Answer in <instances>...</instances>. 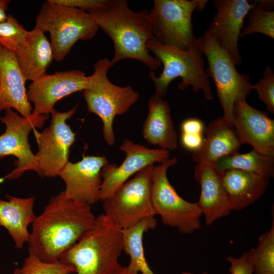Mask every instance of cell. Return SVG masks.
<instances>
[{"label":"cell","mask_w":274,"mask_h":274,"mask_svg":"<svg viewBox=\"0 0 274 274\" xmlns=\"http://www.w3.org/2000/svg\"><path fill=\"white\" fill-rule=\"evenodd\" d=\"M91 206L67 197L64 191L52 196L32 223L28 252L48 262L59 261L93 225Z\"/></svg>","instance_id":"1"},{"label":"cell","mask_w":274,"mask_h":274,"mask_svg":"<svg viewBox=\"0 0 274 274\" xmlns=\"http://www.w3.org/2000/svg\"><path fill=\"white\" fill-rule=\"evenodd\" d=\"M88 13L113 42L111 67L125 59L138 60L152 72L160 67V61L150 54L147 47L148 42L153 38L148 11H134L126 0H108L103 6Z\"/></svg>","instance_id":"2"},{"label":"cell","mask_w":274,"mask_h":274,"mask_svg":"<svg viewBox=\"0 0 274 274\" xmlns=\"http://www.w3.org/2000/svg\"><path fill=\"white\" fill-rule=\"evenodd\" d=\"M123 251L122 230L102 214L59 261L74 267L77 274H114Z\"/></svg>","instance_id":"3"},{"label":"cell","mask_w":274,"mask_h":274,"mask_svg":"<svg viewBox=\"0 0 274 274\" xmlns=\"http://www.w3.org/2000/svg\"><path fill=\"white\" fill-rule=\"evenodd\" d=\"M147 47L162 64L163 68L158 76L151 71L149 77L155 85L156 95L164 98L170 83L177 78L182 81L178 88L184 90L191 86L195 92L202 91L206 99L214 98L209 78L205 69L202 53L198 44L184 51L161 44L154 37L147 43Z\"/></svg>","instance_id":"4"},{"label":"cell","mask_w":274,"mask_h":274,"mask_svg":"<svg viewBox=\"0 0 274 274\" xmlns=\"http://www.w3.org/2000/svg\"><path fill=\"white\" fill-rule=\"evenodd\" d=\"M112 67L107 58L98 59L90 76L88 86L83 91L89 112L97 115L103 123V135L108 145L115 144L113 122L117 115H123L138 100L139 93L131 86L121 87L107 76Z\"/></svg>","instance_id":"5"},{"label":"cell","mask_w":274,"mask_h":274,"mask_svg":"<svg viewBox=\"0 0 274 274\" xmlns=\"http://www.w3.org/2000/svg\"><path fill=\"white\" fill-rule=\"evenodd\" d=\"M197 41L208 60V67L206 71L215 85L218 100L223 109L222 117L233 126L235 103L246 100L253 90L250 77L248 74L238 72L232 58L208 30Z\"/></svg>","instance_id":"6"},{"label":"cell","mask_w":274,"mask_h":274,"mask_svg":"<svg viewBox=\"0 0 274 274\" xmlns=\"http://www.w3.org/2000/svg\"><path fill=\"white\" fill-rule=\"evenodd\" d=\"M36 26L50 34L54 59L62 61L79 40L92 39L98 27L84 11L45 2L36 19Z\"/></svg>","instance_id":"7"},{"label":"cell","mask_w":274,"mask_h":274,"mask_svg":"<svg viewBox=\"0 0 274 274\" xmlns=\"http://www.w3.org/2000/svg\"><path fill=\"white\" fill-rule=\"evenodd\" d=\"M154 167L151 164L143 168L102 200L104 215L118 228H130L156 216L151 199Z\"/></svg>","instance_id":"8"},{"label":"cell","mask_w":274,"mask_h":274,"mask_svg":"<svg viewBox=\"0 0 274 274\" xmlns=\"http://www.w3.org/2000/svg\"><path fill=\"white\" fill-rule=\"evenodd\" d=\"M205 0H154L150 12L154 38L162 44L184 51L198 45L192 16L204 10Z\"/></svg>","instance_id":"9"},{"label":"cell","mask_w":274,"mask_h":274,"mask_svg":"<svg viewBox=\"0 0 274 274\" xmlns=\"http://www.w3.org/2000/svg\"><path fill=\"white\" fill-rule=\"evenodd\" d=\"M177 162L176 157L169 158L154 165L152 202L155 215L160 216L164 225L188 234L200 229L202 214L197 202H191L181 197L168 179V169Z\"/></svg>","instance_id":"10"},{"label":"cell","mask_w":274,"mask_h":274,"mask_svg":"<svg viewBox=\"0 0 274 274\" xmlns=\"http://www.w3.org/2000/svg\"><path fill=\"white\" fill-rule=\"evenodd\" d=\"M49 115H36L27 117L19 115L12 109L5 111L1 120L5 125L4 132L0 135V160L11 155L17 158L16 168L8 174L4 179L14 180L28 170L40 171L35 154L28 142V135L35 128H41Z\"/></svg>","instance_id":"11"},{"label":"cell","mask_w":274,"mask_h":274,"mask_svg":"<svg viewBox=\"0 0 274 274\" xmlns=\"http://www.w3.org/2000/svg\"><path fill=\"white\" fill-rule=\"evenodd\" d=\"M77 107L63 112L54 111L50 125L41 132L35 130L38 145L35 156L41 177L58 176L69 161L70 149L75 141L76 134L66 121L75 114Z\"/></svg>","instance_id":"12"},{"label":"cell","mask_w":274,"mask_h":274,"mask_svg":"<svg viewBox=\"0 0 274 274\" xmlns=\"http://www.w3.org/2000/svg\"><path fill=\"white\" fill-rule=\"evenodd\" d=\"M120 149L126 154L122 163L118 166L108 163L101 169L98 200L102 201L112 195L130 177L143 168L155 162L162 163L170 158L168 150L150 149L129 139L124 140Z\"/></svg>","instance_id":"13"},{"label":"cell","mask_w":274,"mask_h":274,"mask_svg":"<svg viewBox=\"0 0 274 274\" xmlns=\"http://www.w3.org/2000/svg\"><path fill=\"white\" fill-rule=\"evenodd\" d=\"M89 82L90 76L80 70L45 74L28 86L27 98L34 105L32 113L38 115L51 114L55 110L54 106L57 101L71 94L83 91Z\"/></svg>","instance_id":"14"},{"label":"cell","mask_w":274,"mask_h":274,"mask_svg":"<svg viewBox=\"0 0 274 274\" xmlns=\"http://www.w3.org/2000/svg\"><path fill=\"white\" fill-rule=\"evenodd\" d=\"M217 12L208 31L218 44L229 54L235 65L242 61L238 41L244 20L253 6L247 0H215Z\"/></svg>","instance_id":"15"},{"label":"cell","mask_w":274,"mask_h":274,"mask_svg":"<svg viewBox=\"0 0 274 274\" xmlns=\"http://www.w3.org/2000/svg\"><path fill=\"white\" fill-rule=\"evenodd\" d=\"M109 161L105 156L83 155L81 160L68 161L59 173L65 185V195L91 206L98 200L102 182L101 172Z\"/></svg>","instance_id":"16"},{"label":"cell","mask_w":274,"mask_h":274,"mask_svg":"<svg viewBox=\"0 0 274 274\" xmlns=\"http://www.w3.org/2000/svg\"><path fill=\"white\" fill-rule=\"evenodd\" d=\"M233 127L242 145L274 156V120L267 114L250 106L246 100L236 101L233 111Z\"/></svg>","instance_id":"17"},{"label":"cell","mask_w":274,"mask_h":274,"mask_svg":"<svg viewBox=\"0 0 274 274\" xmlns=\"http://www.w3.org/2000/svg\"><path fill=\"white\" fill-rule=\"evenodd\" d=\"M25 82L15 53L0 45V112L14 109L23 117L31 114Z\"/></svg>","instance_id":"18"},{"label":"cell","mask_w":274,"mask_h":274,"mask_svg":"<svg viewBox=\"0 0 274 274\" xmlns=\"http://www.w3.org/2000/svg\"><path fill=\"white\" fill-rule=\"evenodd\" d=\"M195 180L200 184L201 192L197 202L210 226L231 213L223 185L222 174L213 165L197 163L194 168Z\"/></svg>","instance_id":"19"},{"label":"cell","mask_w":274,"mask_h":274,"mask_svg":"<svg viewBox=\"0 0 274 274\" xmlns=\"http://www.w3.org/2000/svg\"><path fill=\"white\" fill-rule=\"evenodd\" d=\"M242 145L234 127L220 117L209 124L200 147L191 157L197 163L213 165L219 159L237 153Z\"/></svg>","instance_id":"20"},{"label":"cell","mask_w":274,"mask_h":274,"mask_svg":"<svg viewBox=\"0 0 274 274\" xmlns=\"http://www.w3.org/2000/svg\"><path fill=\"white\" fill-rule=\"evenodd\" d=\"M148 106L149 112L142 129L144 138L159 149L169 151L176 149L178 146V134L167 100L154 94L150 96Z\"/></svg>","instance_id":"21"},{"label":"cell","mask_w":274,"mask_h":274,"mask_svg":"<svg viewBox=\"0 0 274 274\" xmlns=\"http://www.w3.org/2000/svg\"><path fill=\"white\" fill-rule=\"evenodd\" d=\"M15 54L26 81H35L46 74L54 59L50 41L45 33L36 26L28 30L25 42Z\"/></svg>","instance_id":"22"},{"label":"cell","mask_w":274,"mask_h":274,"mask_svg":"<svg viewBox=\"0 0 274 274\" xmlns=\"http://www.w3.org/2000/svg\"><path fill=\"white\" fill-rule=\"evenodd\" d=\"M221 174L231 211H242L259 199L269 183V179L244 170L230 169Z\"/></svg>","instance_id":"23"},{"label":"cell","mask_w":274,"mask_h":274,"mask_svg":"<svg viewBox=\"0 0 274 274\" xmlns=\"http://www.w3.org/2000/svg\"><path fill=\"white\" fill-rule=\"evenodd\" d=\"M7 200L0 199V226L5 228L17 249L28 243V227L35 220L34 197L20 198L6 195Z\"/></svg>","instance_id":"24"},{"label":"cell","mask_w":274,"mask_h":274,"mask_svg":"<svg viewBox=\"0 0 274 274\" xmlns=\"http://www.w3.org/2000/svg\"><path fill=\"white\" fill-rule=\"evenodd\" d=\"M157 220L154 217L144 219L134 226L122 230L124 251L129 256L130 261L126 268L135 273L155 274L146 260L143 246L144 233L154 229Z\"/></svg>","instance_id":"25"},{"label":"cell","mask_w":274,"mask_h":274,"mask_svg":"<svg viewBox=\"0 0 274 274\" xmlns=\"http://www.w3.org/2000/svg\"><path fill=\"white\" fill-rule=\"evenodd\" d=\"M222 173L230 169L250 172L270 179L274 176V156L263 154L254 149L224 157L213 165Z\"/></svg>","instance_id":"26"},{"label":"cell","mask_w":274,"mask_h":274,"mask_svg":"<svg viewBox=\"0 0 274 274\" xmlns=\"http://www.w3.org/2000/svg\"><path fill=\"white\" fill-rule=\"evenodd\" d=\"M253 274H274V221L269 230L258 238L250 251Z\"/></svg>","instance_id":"27"},{"label":"cell","mask_w":274,"mask_h":274,"mask_svg":"<svg viewBox=\"0 0 274 274\" xmlns=\"http://www.w3.org/2000/svg\"><path fill=\"white\" fill-rule=\"evenodd\" d=\"M253 6L247 15L248 24L243 28L241 37L260 33L274 39V11L264 9L252 1Z\"/></svg>","instance_id":"28"},{"label":"cell","mask_w":274,"mask_h":274,"mask_svg":"<svg viewBox=\"0 0 274 274\" xmlns=\"http://www.w3.org/2000/svg\"><path fill=\"white\" fill-rule=\"evenodd\" d=\"M75 272L72 266L60 261L48 262L41 260L33 253L28 252V255L21 267L16 268L13 274H71Z\"/></svg>","instance_id":"29"},{"label":"cell","mask_w":274,"mask_h":274,"mask_svg":"<svg viewBox=\"0 0 274 274\" xmlns=\"http://www.w3.org/2000/svg\"><path fill=\"white\" fill-rule=\"evenodd\" d=\"M28 30L12 15L0 22V45L15 53L25 42Z\"/></svg>","instance_id":"30"},{"label":"cell","mask_w":274,"mask_h":274,"mask_svg":"<svg viewBox=\"0 0 274 274\" xmlns=\"http://www.w3.org/2000/svg\"><path fill=\"white\" fill-rule=\"evenodd\" d=\"M253 90L257 91L258 98L266 105L267 111L274 113V73L270 66L263 72V77L252 85Z\"/></svg>","instance_id":"31"},{"label":"cell","mask_w":274,"mask_h":274,"mask_svg":"<svg viewBox=\"0 0 274 274\" xmlns=\"http://www.w3.org/2000/svg\"><path fill=\"white\" fill-rule=\"evenodd\" d=\"M226 260L230 264V274H253L249 251L238 257L228 256Z\"/></svg>","instance_id":"32"},{"label":"cell","mask_w":274,"mask_h":274,"mask_svg":"<svg viewBox=\"0 0 274 274\" xmlns=\"http://www.w3.org/2000/svg\"><path fill=\"white\" fill-rule=\"evenodd\" d=\"M49 2L61 6L78 9L87 12L101 7L108 0H48Z\"/></svg>","instance_id":"33"},{"label":"cell","mask_w":274,"mask_h":274,"mask_svg":"<svg viewBox=\"0 0 274 274\" xmlns=\"http://www.w3.org/2000/svg\"><path fill=\"white\" fill-rule=\"evenodd\" d=\"M202 134H181V142L183 146L187 150L195 151L198 149L203 142Z\"/></svg>","instance_id":"34"},{"label":"cell","mask_w":274,"mask_h":274,"mask_svg":"<svg viewBox=\"0 0 274 274\" xmlns=\"http://www.w3.org/2000/svg\"><path fill=\"white\" fill-rule=\"evenodd\" d=\"M182 133L187 134H202L204 125L196 118H189L183 121L181 126Z\"/></svg>","instance_id":"35"},{"label":"cell","mask_w":274,"mask_h":274,"mask_svg":"<svg viewBox=\"0 0 274 274\" xmlns=\"http://www.w3.org/2000/svg\"><path fill=\"white\" fill-rule=\"evenodd\" d=\"M11 1L0 0V22L4 21L8 17L6 12Z\"/></svg>","instance_id":"36"},{"label":"cell","mask_w":274,"mask_h":274,"mask_svg":"<svg viewBox=\"0 0 274 274\" xmlns=\"http://www.w3.org/2000/svg\"><path fill=\"white\" fill-rule=\"evenodd\" d=\"M255 4L264 9L271 11L274 7V2L271 0H260L253 1Z\"/></svg>","instance_id":"37"},{"label":"cell","mask_w":274,"mask_h":274,"mask_svg":"<svg viewBox=\"0 0 274 274\" xmlns=\"http://www.w3.org/2000/svg\"><path fill=\"white\" fill-rule=\"evenodd\" d=\"M114 274H139L130 271L126 266L120 265Z\"/></svg>","instance_id":"38"},{"label":"cell","mask_w":274,"mask_h":274,"mask_svg":"<svg viewBox=\"0 0 274 274\" xmlns=\"http://www.w3.org/2000/svg\"><path fill=\"white\" fill-rule=\"evenodd\" d=\"M181 274H195V273H193L192 272H188V271H184L183 272H182ZM199 274H208V272L207 271H204L201 273H199Z\"/></svg>","instance_id":"39"},{"label":"cell","mask_w":274,"mask_h":274,"mask_svg":"<svg viewBox=\"0 0 274 274\" xmlns=\"http://www.w3.org/2000/svg\"><path fill=\"white\" fill-rule=\"evenodd\" d=\"M1 117H0V120H1Z\"/></svg>","instance_id":"40"},{"label":"cell","mask_w":274,"mask_h":274,"mask_svg":"<svg viewBox=\"0 0 274 274\" xmlns=\"http://www.w3.org/2000/svg\"><path fill=\"white\" fill-rule=\"evenodd\" d=\"M12 274H13V273H12Z\"/></svg>","instance_id":"41"}]
</instances>
